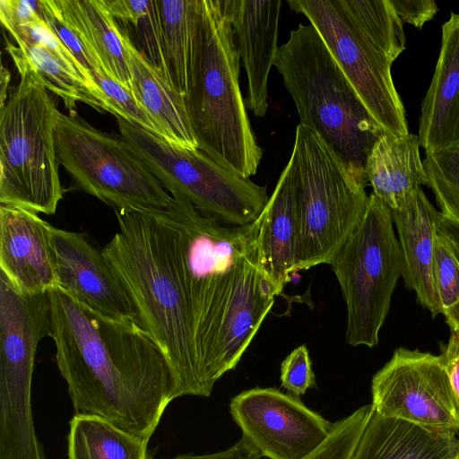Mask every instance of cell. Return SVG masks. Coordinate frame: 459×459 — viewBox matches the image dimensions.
<instances>
[{
	"instance_id": "836d02e7",
	"label": "cell",
	"mask_w": 459,
	"mask_h": 459,
	"mask_svg": "<svg viewBox=\"0 0 459 459\" xmlns=\"http://www.w3.org/2000/svg\"><path fill=\"white\" fill-rule=\"evenodd\" d=\"M391 4L403 23H410L421 29L438 11L432 0H390Z\"/></svg>"
},
{
	"instance_id": "8d00e7d4",
	"label": "cell",
	"mask_w": 459,
	"mask_h": 459,
	"mask_svg": "<svg viewBox=\"0 0 459 459\" xmlns=\"http://www.w3.org/2000/svg\"><path fill=\"white\" fill-rule=\"evenodd\" d=\"M261 453L245 437H242L229 449L203 455H179L169 459H262Z\"/></svg>"
},
{
	"instance_id": "4dcf8cb0",
	"label": "cell",
	"mask_w": 459,
	"mask_h": 459,
	"mask_svg": "<svg viewBox=\"0 0 459 459\" xmlns=\"http://www.w3.org/2000/svg\"><path fill=\"white\" fill-rule=\"evenodd\" d=\"M432 274L437 299L444 310L459 302V262L446 241L437 234Z\"/></svg>"
},
{
	"instance_id": "74e56055",
	"label": "cell",
	"mask_w": 459,
	"mask_h": 459,
	"mask_svg": "<svg viewBox=\"0 0 459 459\" xmlns=\"http://www.w3.org/2000/svg\"><path fill=\"white\" fill-rule=\"evenodd\" d=\"M437 234L446 241L459 262V223L439 212Z\"/></svg>"
},
{
	"instance_id": "44dd1931",
	"label": "cell",
	"mask_w": 459,
	"mask_h": 459,
	"mask_svg": "<svg viewBox=\"0 0 459 459\" xmlns=\"http://www.w3.org/2000/svg\"><path fill=\"white\" fill-rule=\"evenodd\" d=\"M122 33L136 100L160 130L164 140L186 148H198L184 96L139 51L131 38Z\"/></svg>"
},
{
	"instance_id": "d590c367",
	"label": "cell",
	"mask_w": 459,
	"mask_h": 459,
	"mask_svg": "<svg viewBox=\"0 0 459 459\" xmlns=\"http://www.w3.org/2000/svg\"><path fill=\"white\" fill-rule=\"evenodd\" d=\"M448 342L442 347L440 354L451 385L459 400V328L449 326Z\"/></svg>"
},
{
	"instance_id": "484cf974",
	"label": "cell",
	"mask_w": 459,
	"mask_h": 459,
	"mask_svg": "<svg viewBox=\"0 0 459 459\" xmlns=\"http://www.w3.org/2000/svg\"><path fill=\"white\" fill-rule=\"evenodd\" d=\"M13 39L17 45L6 40V50L19 55L30 65L40 76L46 88L62 99L69 115L77 114V102L85 103L101 113L108 111L89 85L51 52L22 39Z\"/></svg>"
},
{
	"instance_id": "6da1fadb",
	"label": "cell",
	"mask_w": 459,
	"mask_h": 459,
	"mask_svg": "<svg viewBox=\"0 0 459 459\" xmlns=\"http://www.w3.org/2000/svg\"><path fill=\"white\" fill-rule=\"evenodd\" d=\"M56 362L75 413L94 415L150 440L178 394L161 348L133 322L102 316L60 288L50 290Z\"/></svg>"
},
{
	"instance_id": "e575fe53",
	"label": "cell",
	"mask_w": 459,
	"mask_h": 459,
	"mask_svg": "<svg viewBox=\"0 0 459 459\" xmlns=\"http://www.w3.org/2000/svg\"><path fill=\"white\" fill-rule=\"evenodd\" d=\"M104 4L116 20H120L135 27L144 18L152 4V0H103Z\"/></svg>"
},
{
	"instance_id": "f35d334b",
	"label": "cell",
	"mask_w": 459,
	"mask_h": 459,
	"mask_svg": "<svg viewBox=\"0 0 459 459\" xmlns=\"http://www.w3.org/2000/svg\"><path fill=\"white\" fill-rule=\"evenodd\" d=\"M443 315L446 317L447 325L459 328V302L451 307L444 310Z\"/></svg>"
},
{
	"instance_id": "ab89813d",
	"label": "cell",
	"mask_w": 459,
	"mask_h": 459,
	"mask_svg": "<svg viewBox=\"0 0 459 459\" xmlns=\"http://www.w3.org/2000/svg\"><path fill=\"white\" fill-rule=\"evenodd\" d=\"M10 73L9 71L2 65L1 69V105L0 108H4L5 105V99L7 98L6 92L8 88V83L10 82Z\"/></svg>"
},
{
	"instance_id": "3957f363",
	"label": "cell",
	"mask_w": 459,
	"mask_h": 459,
	"mask_svg": "<svg viewBox=\"0 0 459 459\" xmlns=\"http://www.w3.org/2000/svg\"><path fill=\"white\" fill-rule=\"evenodd\" d=\"M167 212L178 231L196 353L212 394L206 376L222 321L264 273L257 257L259 219L226 225L176 195Z\"/></svg>"
},
{
	"instance_id": "1f68e13d",
	"label": "cell",
	"mask_w": 459,
	"mask_h": 459,
	"mask_svg": "<svg viewBox=\"0 0 459 459\" xmlns=\"http://www.w3.org/2000/svg\"><path fill=\"white\" fill-rule=\"evenodd\" d=\"M281 385L296 396L316 386L308 350L305 344L294 349L281 364Z\"/></svg>"
},
{
	"instance_id": "8fae6325",
	"label": "cell",
	"mask_w": 459,
	"mask_h": 459,
	"mask_svg": "<svg viewBox=\"0 0 459 459\" xmlns=\"http://www.w3.org/2000/svg\"><path fill=\"white\" fill-rule=\"evenodd\" d=\"M56 155L80 190L115 209H167L172 195L120 136L59 112Z\"/></svg>"
},
{
	"instance_id": "ba28073f",
	"label": "cell",
	"mask_w": 459,
	"mask_h": 459,
	"mask_svg": "<svg viewBox=\"0 0 459 459\" xmlns=\"http://www.w3.org/2000/svg\"><path fill=\"white\" fill-rule=\"evenodd\" d=\"M291 154L300 221L299 272L329 264L361 222L369 195L329 145L299 124Z\"/></svg>"
},
{
	"instance_id": "603a6c76",
	"label": "cell",
	"mask_w": 459,
	"mask_h": 459,
	"mask_svg": "<svg viewBox=\"0 0 459 459\" xmlns=\"http://www.w3.org/2000/svg\"><path fill=\"white\" fill-rule=\"evenodd\" d=\"M68 26L107 74L133 93L123 33L103 0H57Z\"/></svg>"
},
{
	"instance_id": "277c9868",
	"label": "cell",
	"mask_w": 459,
	"mask_h": 459,
	"mask_svg": "<svg viewBox=\"0 0 459 459\" xmlns=\"http://www.w3.org/2000/svg\"><path fill=\"white\" fill-rule=\"evenodd\" d=\"M318 31L359 99L381 128L410 134L391 74L405 49L403 22L390 0H287Z\"/></svg>"
},
{
	"instance_id": "83f0119b",
	"label": "cell",
	"mask_w": 459,
	"mask_h": 459,
	"mask_svg": "<svg viewBox=\"0 0 459 459\" xmlns=\"http://www.w3.org/2000/svg\"><path fill=\"white\" fill-rule=\"evenodd\" d=\"M372 411V404H367L333 423L327 439L304 459H351Z\"/></svg>"
},
{
	"instance_id": "ffe728a7",
	"label": "cell",
	"mask_w": 459,
	"mask_h": 459,
	"mask_svg": "<svg viewBox=\"0 0 459 459\" xmlns=\"http://www.w3.org/2000/svg\"><path fill=\"white\" fill-rule=\"evenodd\" d=\"M351 459H459L458 433L383 416L373 408Z\"/></svg>"
},
{
	"instance_id": "7a4b0ae2",
	"label": "cell",
	"mask_w": 459,
	"mask_h": 459,
	"mask_svg": "<svg viewBox=\"0 0 459 459\" xmlns=\"http://www.w3.org/2000/svg\"><path fill=\"white\" fill-rule=\"evenodd\" d=\"M118 231L101 249L167 356L178 397H208L198 360L178 231L167 209H115Z\"/></svg>"
},
{
	"instance_id": "f546056e",
	"label": "cell",
	"mask_w": 459,
	"mask_h": 459,
	"mask_svg": "<svg viewBox=\"0 0 459 459\" xmlns=\"http://www.w3.org/2000/svg\"><path fill=\"white\" fill-rule=\"evenodd\" d=\"M39 13L49 30L92 77L93 73L103 69L99 60L65 22L57 0H39Z\"/></svg>"
},
{
	"instance_id": "30bf717a",
	"label": "cell",
	"mask_w": 459,
	"mask_h": 459,
	"mask_svg": "<svg viewBox=\"0 0 459 459\" xmlns=\"http://www.w3.org/2000/svg\"><path fill=\"white\" fill-rule=\"evenodd\" d=\"M120 136L172 195L230 226L258 219L270 196L266 187L222 166L198 148L172 144L120 117Z\"/></svg>"
},
{
	"instance_id": "d4e9b609",
	"label": "cell",
	"mask_w": 459,
	"mask_h": 459,
	"mask_svg": "<svg viewBox=\"0 0 459 459\" xmlns=\"http://www.w3.org/2000/svg\"><path fill=\"white\" fill-rule=\"evenodd\" d=\"M69 426L68 459H147L149 441L102 418L75 413Z\"/></svg>"
},
{
	"instance_id": "8992f818",
	"label": "cell",
	"mask_w": 459,
	"mask_h": 459,
	"mask_svg": "<svg viewBox=\"0 0 459 459\" xmlns=\"http://www.w3.org/2000/svg\"><path fill=\"white\" fill-rule=\"evenodd\" d=\"M274 65L296 106L299 125L316 133L356 181L368 183L367 158L385 133L372 117L324 39L299 23L278 48Z\"/></svg>"
},
{
	"instance_id": "d6986e66",
	"label": "cell",
	"mask_w": 459,
	"mask_h": 459,
	"mask_svg": "<svg viewBox=\"0 0 459 459\" xmlns=\"http://www.w3.org/2000/svg\"><path fill=\"white\" fill-rule=\"evenodd\" d=\"M419 142L426 153L459 143V14L442 25L440 52L422 100Z\"/></svg>"
},
{
	"instance_id": "4fadbf2b",
	"label": "cell",
	"mask_w": 459,
	"mask_h": 459,
	"mask_svg": "<svg viewBox=\"0 0 459 459\" xmlns=\"http://www.w3.org/2000/svg\"><path fill=\"white\" fill-rule=\"evenodd\" d=\"M230 412L267 459H304L328 437L333 423L279 389L255 387L233 397Z\"/></svg>"
},
{
	"instance_id": "7c38bea8",
	"label": "cell",
	"mask_w": 459,
	"mask_h": 459,
	"mask_svg": "<svg viewBox=\"0 0 459 459\" xmlns=\"http://www.w3.org/2000/svg\"><path fill=\"white\" fill-rule=\"evenodd\" d=\"M379 414L439 431L459 433V400L440 355L396 349L371 381Z\"/></svg>"
},
{
	"instance_id": "52a82bcc",
	"label": "cell",
	"mask_w": 459,
	"mask_h": 459,
	"mask_svg": "<svg viewBox=\"0 0 459 459\" xmlns=\"http://www.w3.org/2000/svg\"><path fill=\"white\" fill-rule=\"evenodd\" d=\"M8 53L20 82L0 111V204L51 215L64 195L55 143L60 111L39 74Z\"/></svg>"
},
{
	"instance_id": "d6a6232c",
	"label": "cell",
	"mask_w": 459,
	"mask_h": 459,
	"mask_svg": "<svg viewBox=\"0 0 459 459\" xmlns=\"http://www.w3.org/2000/svg\"><path fill=\"white\" fill-rule=\"evenodd\" d=\"M134 28L143 48L139 51L153 66L160 69L169 78L158 0H152L148 14L141 19Z\"/></svg>"
},
{
	"instance_id": "9c48e42d",
	"label": "cell",
	"mask_w": 459,
	"mask_h": 459,
	"mask_svg": "<svg viewBox=\"0 0 459 459\" xmlns=\"http://www.w3.org/2000/svg\"><path fill=\"white\" fill-rule=\"evenodd\" d=\"M329 264L346 304V342L374 347L403 275V260L391 210L373 193L359 227Z\"/></svg>"
},
{
	"instance_id": "2e32d148",
	"label": "cell",
	"mask_w": 459,
	"mask_h": 459,
	"mask_svg": "<svg viewBox=\"0 0 459 459\" xmlns=\"http://www.w3.org/2000/svg\"><path fill=\"white\" fill-rule=\"evenodd\" d=\"M237 51L247 77V108L265 116L268 77L278 51L281 0H222Z\"/></svg>"
},
{
	"instance_id": "5bb4252c",
	"label": "cell",
	"mask_w": 459,
	"mask_h": 459,
	"mask_svg": "<svg viewBox=\"0 0 459 459\" xmlns=\"http://www.w3.org/2000/svg\"><path fill=\"white\" fill-rule=\"evenodd\" d=\"M51 242L58 288L102 316L143 327L125 285L102 250L93 247L84 233L52 226Z\"/></svg>"
},
{
	"instance_id": "4316f807",
	"label": "cell",
	"mask_w": 459,
	"mask_h": 459,
	"mask_svg": "<svg viewBox=\"0 0 459 459\" xmlns=\"http://www.w3.org/2000/svg\"><path fill=\"white\" fill-rule=\"evenodd\" d=\"M423 167L440 212L459 223V143L426 153Z\"/></svg>"
},
{
	"instance_id": "ac0fdd59",
	"label": "cell",
	"mask_w": 459,
	"mask_h": 459,
	"mask_svg": "<svg viewBox=\"0 0 459 459\" xmlns=\"http://www.w3.org/2000/svg\"><path fill=\"white\" fill-rule=\"evenodd\" d=\"M403 260V281L417 301L433 316L443 314L432 274L434 246L439 212L420 186L413 188L391 210Z\"/></svg>"
},
{
	"instance_id": "9a60e30c",
	"label": "cell",
	"mask_w": 459,
	"mask_h": 459,
	"mask_svg": "<svg viewBox=\"0 0 459 459\" xmlns=\"http://www.w3.org/2000/svg\"><path fill=\"white\" fill-rule=\"evenodd\" d=\"M51 232L38 213L0 204V272L22 293L58 287Z\"/></svg>"
},
{
	"instance_id": "7402d4cb",
	"label": "cell",
	"mask_w": 459,
	"mask_h": 459,
	"mask_svg": "<svg viewBox=\"0 0 459 459\" xmlns=\"http://www.w3.org/2000/svg\"><path fill=\"white\" fill-rule=\"evenodd\" d=\"M418 135L384 133L373 145L366 162L373 194L390 210L416 186H427Z\"/></svg>"
},
{
	"instance_id": "e0dca14e",
	"label": "cell",
	"mask_w": 459,
	"mask_h": 459,
	"mask_svg": "<svg viewBox=\"0 0 459 459\" xmlns=\"http://www.w3.org/2000/svg\"><path fill=\"white\" fill-rule=\"evenodd\" d=\"M258 219V263L281 295L297 273L300 244L298 178L292 154Z\"/></svg>"
},
{
	"instance_id": "5b68a950",
	"label": "cell",
	"mask_w": 459,
	"mask_h": 459,
	"mask_svg": "<svg viewBox=\"0 0 459 459\" xmlns=\"http://www.w3.org/2000/svg\"><path fill=\"white\" fill-rule=\"evenodd\" d=\"M240 58L222 0H199L196 55L185 103L198 148L244 178L263 157L239 86Z\"/></svg>"
},
{
	"instance_id": "cb8c5ba5",
	"label": "cell",
	"mask_w": 459,
	"mask_h": 459,
	"mask_svg": "<svg viewBox=\"0 0 459 459\" xmlns=\"http://www.w3.org/2000/svg\"><path fill=\"white\" fill-rule=\"evenodd\" d=\"M199 0H158L164 55L172 86L188 94L195 69Z\"/></svg>"
},
{
	"instance_id": "f1b7e54d",
	"label": "cell",
	"mask_w": 459,
	"mask_h": 459,
	"mask_svg": "<svg viewBox=\"0 0 459 459\" xmlns=\"http://www.w3.org/2000/svg\"><path fill=\"white\" fill-rule=\"evenodd\" d=\"M92 75L107 99L109 113L163 139L160 130L130 91L112 80L103 69Z\"/></svg>"
}]
</instances>
